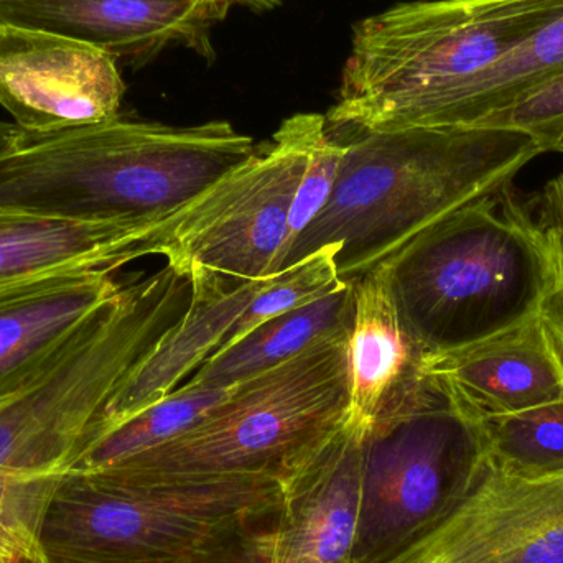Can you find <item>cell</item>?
Masks as SVG:
<instances>
[{
    "label": "cell",
    "mask_w": 563,
    "mask_h": 563,
    "mask_svg": "<svg viewBox=\"0 0 563 563\" xmlns=\"http://www.w3.org/2000/svg\"><path fill=\"white\" fill-rule=\"evenodd\" d=\"M330 129L344 147L336 185L280 271L336 244L338 277L346 284L387 263L443 218L511 187L542 154L534 139L506 128Z\"/></svg>",
    "instance_id": "cell-1"
},
{
    "label": "cell",
    "mask_w": 563,
    "mask_h": 563,
    "mask_svg": "<svg viewBox=\"0 0 563 563\" xmlns=\"http://www.w3.org/2000/svg\"><path fill=\"white\" fill-rule=\"evenodd\" d=\"M257 145L227 121L191 128L118 118L0 151V208L66 221H162L246 164Z\"/></svg>",
    "instance_id": "cell-2"
},
{
    "label": "cell",
    "mask_w": 563,
    "mask_h": 563,
    "mask_svg": "<svg viewBox=\"0 0 563 563\" xmlns=\"http://www.w3.org/2000/svg\"><path fill=\"white\" fill-rule=\"evenodd\" d=\"M563 15V0H416L361 20L330 125L417 129L456 86Z\"/></svg>",
    "instance_id": "cell-3"
},
{
    "label": "cell",
    "mask_w": 563,
    "mask_h": 563,
    "mask_svg": "<svg viewBox=\"0 0 563 563\" xmlns=\"http://www.w3.org/2000/svg\"><path fill=\"white\" fill-rule=\"evenodd\" d=\"M384 264L422 356L536 317L548 284L544 250L512 185L443 218Z\"/></svg>",
    "instance_id": "cell-4"
},
{
    "label": "cell",
    "mask_w": 563,
    "mask_h": 563,
    "mask_svg": "<svg viewBox=\"0 0 563 563\" xmlns=\"http://www.w3.org/2000/svg\"><path fill=\"white\" fill-rule=\"evenodd\" d=\"M285 478L124 483L63 475L40 563H208L279 519Z\"/></svg>",
    "instance_id": "cell-5"
},
{
    "label": "cell",
    "mask_w": 563,
    "mask_h": 563,
    "mask_svg": "<svg viewBox=\"0 0 563 563\" xmlns=\"http://www.w3.org/2000/svg\"><path fill=\"white\" fill-rule=\"evenodd\" d=\"M350 330L231 387L223 402L180 435L118 465L79 475L124 483L285 478L346 420Z\"/></svg>",
    "instance_id": "cell-6"
},
{
    "label": "cell",
    "mask_w": 563,
    "mask_h": 563,
    "mask_svg": "<svg viewBox=\"0 0 563 563\" xmlns=\"http://www.w3.org/2000/svg\"><path fill=\"white\" fill-rule=\"evenodd\" d=\"M190 298V280L168 264L125 277L48 369L0 407V468L33 478L65 475Z\"/></svg>",
    "instance_id": "cell-7"
},
{
    "label": "cell",
    "mask_w": 563,
    "mask_h": 563,
    "mask_svg": "<svg viewBox=\"0 0 563 563\" xmlns=\"http://www.w3.org/2000/svg\"><path fill=\"white\" fill-rule=\"evenodd\" d=\"M485 453L482 420L420 374L367 432L351 563L383 562L419 534L465 489Z\"/></svg>",
    "instance_id": "cell-8"
},
{
    "label": "cell",
    "mask_w": 563,
    "mask_h": 563,
    "mask_svg": "<svg viewBox=\"0 0 563 563\" xmlns=\"http://www.w3.org/2000/svg\"><path fill=\"white\" fill-rule=\"evenodd\" d=\"M317 115L285 119L246 164L158 221L141 240L142 257H165L188 280L231 288L280 274L291 201Z\"/></svg>",
    "instance_id": "cell-9"
},
{
    "label": "cell",
    "mask_w": 563,
    "mask_h": 563,
    "mask_svg": "<svg viewBox=\"0 0 563 563\" xmlns=\"http://www.w3.org/2000/svg\"><path fill=\"white\" fill-rule=\"evenodd\" d=\"M379 563H563V473L522 478L485 453L465 489Z\"/></svg>",
    "instance_id": "cell-10"
},
{
    "label": "cell",
    "mask_w": 563,
    "mask_h": 563,
    "mask_svg": "<svg viewBox=\"0 0 563 563\" xmlns=\"http://www.w3.org/2000/svg\"><path fill=\"white\" fill-rule=\"evenodd\" d=\"M125 82L111 53L82 40L0 25V106L20 131L85 128L118 118Z\"/></svg>",
    "instance_id": "cell-11"
},
{
    "label": "cell",
    "mask_w": 563,
    "mask_h": 563,
    "mask_svg": "<svg viewBox=\"0 0 563 563\" xmlns=\"http://www.w3.org/2000/svg\"><path fill=\"white\" fill-rule=\"evenodd\" d=\"M228 0H0V25L82 40L118 63L142 66L172 46L210 52V33Z\"/></svg>",
    "instance_id": "cell-12"
},
{
    "label": "cell",
    "mask_w": 563,
    "mask_h": 563,
    "mask_svg": "<svg viewBox=\"0 0 563 563\" xmlns=\"http://www.w3.org/2000/svg\"><path fill=\"white\" fill-rule=\"evenodd\" d=\"M366 435L346 417L287 473L274 563L353 562Z\"/></svg>",
    "instance_id": "cell-13"
},
{
    "label": "cell",
    "mask_w": 563,
    "mask_h": 563,
    "mask_svg": "<svg viewBox=\"0 0 563 563\" xmlns=\"http://www.w3.org/2000/svg\"><path fill=\"white\" fill-rule=\"evenodd\" d=\"M420 369L479 420L563 399V364L539 313L478 343L427 354Z\"/></svg>",
    "instance_id": "cell-14"
},
{
    "label": "cell",
    "mask_w": 563,
    "mask_h": 563,
    "mask_svg": "<svg viewBox=\"0 0 563 563\" xmlns=\"http://www.w3.org/2000/svg\"><path fill=\"white\" fill-rule=\"evenodd\" d=\"M124 282L114 273L91 271L0 291V407L48 369Z\"/></svg>",
    "instance_id": "cell-15"
},
{
    "label": "cell",
    "mask_w": 563,
    "mask_h": 563,
    "mask_svg": "<svg viewBox=\"0 0 563 563\" xmlns=\"http://www.w3.org/2000/svg\"><path fill=\"white\" fill-rule=\"evenodd\" d=\"M158 221H66L0 208V291L141 260L139 240Z\"/></svg>",
    "instance_id": "cell-16"
},
{
    "label": "cell",
    "mask_w": 563,
    "mask_h": 563,
    "mask_svg": "<svg viewBox=\"0 0 563 563\" xmlns=\"http://www.w3.org/2000/svg\"><path fill=\"white\" fill-rule=\"evenodd\" d=\"M277 277L279 274L233 288L190 280V305L184 317L115 394L91 440L175 393L188 374L197 373L217 353L251 301Z\"/></svg>",
    "instance_id": "cell-17"
},
{
    "label": "cell",
    "mask_w": 563,
    "mask_h": 563,
    "mask_svg": "<svg viewBox=\"0 0 563 563\" xmlns=\"http://www.w3.org/2000/svg\"><path fill=\"white\" fill-rule=\"evenodd\" d=\"M420 360L397 308L389 269L380 264L354 282L347 419L369 432L419 379Z\"/></svg>",
    "instance_id": "cell-18"
},
{
    "label": "cell",
    "mask_w": 563,
    "mask_h": 563,
    "mask_svg": "<svg viewBox=\"0 0 563 563\" xmlns=\"http://www.w3.org/2000/svg\"><path fill=\"white\" fill-rule=\"evenodd\" d=\"M353 318L354 284L344 282L330 294L261 324L240 343L211 356L181 386L230 389L331 334L350 330Z\"/></svg>",
    "instance_id": "cell-19"
},
{
    "label": "cell",
    "mask_w": 563,
    "mask_h": 563,
    "mask_svg": "<svg viewBox=\"0 0 563 563\" xmlns=\"http://www.w3.org/2000/svg\"><path fill=\"white\" fill-rule=\"evenodd\" d=\"M563 73V15L443 96L420 128L478 125Z\"/></svg>",
    "instance_id": "cell-20"
},
{
    "label": "cell",
    "mask_w": 563,
    "mask_h": 563,
    "mask_svg": "<svg viewBox=\"0 0 563 563\" xmlns=\"http://www.w3.org/2000/svg\"><path fill=\"white\" fill-rule=\"evenodd\" d=\"M230 389L180 386L170 396L106 430L81 450L65 475L98 472L147 452L200 422Z\"/></svg>",
    "instance_id": "cell-21"
},
{
    "label": "cell",
    "mask_w": 563,
    "mask_h": 563,
    "mask_svg": "<svg viewBox=\"0 0 563 563\" xmlns=\"http://www.w3.org/2000/svg\"><path fill=\"white\" fill-rule=\"evenodd\" d=\"M486 455L522 478L563 473V399L483 419Z\"/></svg>",
    "instance_id": "cell-22"
},
{
    "label": "cell",
    "mask_w": 563,
    "mask_h": 563,
    "mask_svg": "<svg viewBox=\"0 0 563 563\" xmlns=\"http://www.w3.org/2000/svg\"><path fill=\"white\" fill-rule=\"evenodd\" d=\"M338 251L340 247L336 244L321 247L320 251L311 254L297 266L280 273L266 290L261 291L251 301L250 307L241 314L230 333L224 336L223 343L214 354L240 343L243 338L253 333L266 321L297 310V308L303 307L343 285L344 282L338 277L336 263H334Z\"/></svg>",
    "instance_id": "cell-23"
},
{
    "label": "cell",
    "mask_w": 563,
    "mask_h": 563,
    "mask_svg": "<svg viewBox=\"0 0 563 563\" xmlns=\"http://www.w3.org/2000/svg\"><path fill=\"white\" fill-rule=\"evenodd\" d=\"M62 478L0 468V558L40 563V529Z\"/></svg>",
    "instance_id": "cell-24"
},
{
    "label": "cell",
    "mask_w": 563,
    "mask_h": 563,
    "mask_svg": "<svg viewBox=\"0 0 563 563\" xmlns=\"http://www.w3.org/2000/svg\"><path fill=\"white\" fill-rule=\"evenodd\" d=\"M548 263L539 318L563 364V174L525 197Z\"/></svg>",
    "instance_id": "cell-25"
},
{
    "label": "cell",
    "mask_w": 563,
    "mask_h": 563,
    "mask_svg": "<svg viewBox=\"0 0 563 563\" xmlns=\"http://www.w3.org/2000/svg\"><path fill=\"white\" fill-rule=\"evenodd\" d=\"M343 158V144L331 132L327 115L318 114L313 129H311L310 139H308L303 175H301L300 185H298L297 194L291 201L285 254L290 250L295 240L313 223L314 218L327 207L334 185H336Z\"/></svg>",
    "instance_id": "cell-26"
},
{
    "label": "cell",
    "mask_w": 563,
    "mask_h": 563,
    "mask_svg": "<svg viewBox=\"0 0 563 563\" xmlns=\"http://www.w3.org/2000/svg\"><path fill=\"white\" fill-rule=\"evenodd\" d=\"M478 125L525 132L545 152L563 154V73Z\"/></svg>",
    "instance_id": "cell-27"
},
{
    "label": "cell",
    "mask_w": 563,
    "mask_h": 563,
    "mask_svg": "<svg viewBox=\"0 0 563 563\" xmlns=\"http://www.w3.org/2000/svg\"><path fill=\"white\" fill-rule=\"evenodd\" d=\"M276 552V525L254 532L238 548L208 563H274Z\"/></svg>",
    "instance_id": "cell-28"
},
{
    "label": "cell",
    "mask_w": 563,
    "mask_h": 563,
    "mask_svg": "<svg viewBox=\"0 0 563 563\" xmlns=\"http://www.w3.org/2000/svg\"><path fill=\"white\" fill-rule=\"evenodd\" d=\"M233 7H244V9L253 10V12H269L277 9L282 0H228Z\"/></svg>",
    "instance_id": "cell-29"
},
{
    "label": "cell",
    "mask_w": 563,
    "mask_h": 563,
    "mask_svg": "<svg viewBox=\"0 0 563 563\" xmlns=\"http://www.w3.org/2000/svg\"><path fill=\"white\" fill-rule=\"evenodd\" d=\"M19 128L12 122L0 121V151L12 141L13 135L16 134Z\"/></svg>",
    "instance_id": "cell-30"
},
{
    "label": "cell",
    "mask_w": 563,
    "mask_h": 563,
    "mask_svg": "<svg viewBox=\"0 0 563 563\" xmlns=\"http://www.w3.org/2000/svg\"><path fill=\"white\" fill-rule=\"evenodd\" d=\"M0 563H16V562L9 561V559L0 558Z\"/></svg>",
    "instance_id": "cell-31"
}]
</instances>
